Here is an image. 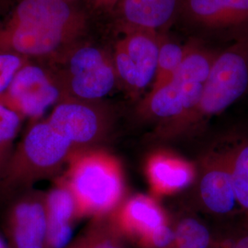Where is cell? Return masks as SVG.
<instances>
[{
  "mask_svg": "<svg viewBox=\"0 0 248 248\" xmlns=\"http://www.w3.org/2000/svg\"><path fill=\"white\" fill-rule=\"evenodd\" d=\"M150 234L151 240L156 248H167L175 242V231L169 228L165 223L153 231Z\"/></svg>",
  "mask_w": 248,
  "mask_h": 248,
  "instance_id": "603a6c76",
  "label": "cell"
},
{
  "mask_svg": "<svg viewBox=\"0 0 248 248\" xmlns=\"http://www.w3.org/2000/svg\"><path fill=\"white\" fill-rule=\"evenodd\" d=\"M73 146L70 141L45 122L35 124L27 133L21 155L27 165L36 171H51L65 160Z\"/></svg>",
  "mask_w": 248,
  "mask_h": 248,
  "instance_id": "52a82bcc",
  "label": "cell"
},
{
  "mask_svg": "<svg viewBox=\"0 0 248 248\" xmlns=\"http://www.w3.org/2000/svg\"><path fill=\"white\" fill-rule=\"evenodd\" d=\"M232 182L236 202L245 209H248V177L231 171Z\"/></svg>",
  "mask_w": 248,
  "mask_h": 248,
  "instance_id": "7402d4cb",
  "label": "cell"
},
{
  "mask_svg": "<svg viewBox=\"0 0 248 248\" xmlns=\"http://www.w3.org/2000/svg\"><path fill=\"white\" fill-rule=\"evenodd\" d=\"M70 88L81 99L103 98L115 86V66L98 48L85 46L73 53L69 61Z\"/></svg>",
  "mask_w": 248,
  "mask_h": 248,
  "instance_id": "5b68a950",
  "label": "cell"
},
{
  "mask_svg": "<svg viewBox=\"0 0 248 248\" xmlns=\"http://www.w3.org/2000/svg\"><path fill=\"white\" fill-rule=\"evenodd\" d=\"M248 89V37H246L217 54L204 83L199 104L186 114H219L238 100Z\"/></svg>",
  "mask_w": 248,
  "mask_h": 248,
  "instance_id": "3957f363",
  "label": "cell"
},
{
  "mask_svg": "<svg viewBox=\"0 0 248 248\" xmlns=\"http://www.w3.org/2000/svg\"><path fill=\"white\" fill-rule=\"evenodd\" d=\"M65 186L76 199L78 214H99L111 210L124 189L115 161L102 154H89L75 160Z\"/></svg>",
  "mask_w": 248,
  "mask_h": 248,
  "instance_id": "7a4b0ae2",
  "label": "cell"
},
{
  "mask_svg": "<svg viewBox=\"0 0 248 248\" xmlns=\"http://www.w3.org/2000/svg\"><path fill=\"white\" fill-rule=\"evenodd\" d=\"M20 125V115L0 103V154L16 137Z\"/></svg>",
  "mask_w": 248,
  "mask_h": 248,
  "instance_id": "ffe728a7",
  "label": "cell"
},
{
  "mask_svg": "<svg viewBox=\"0 0 248 248\" xmlns=\"http://www.w3.org/2000/svg\"><path fill=\"white\" fill-rule=\"evenodd\" d=\"M121 13L128 31L157 32L175 17L179 0H120Z\"/></svg>",
  "mask_w": 248,
  "mask_h": 248,
  "instance_id": "4fadbf2b",
  "label": "cell"
},
{
  "mask_svg": "<svg viewBox=\"0 0 248 248\" xmlns=\"http://www.w3.org/2000/svg\"><path fill=\"white\" fill-rule=\"evenodd\" d=\"M7 91L9 104L6 106L31 118L45 114L60 96L58 88L35 65L21 67Z\"/></svg>",
  "mask_w": 248,
  "mask_h": 248,
  "instance_id": "8992f818",
  "label": "cell"
},
{
  "mask_svg": "<svg viewBox=\"0 0 248 248\" xmlns=\"http://www.w3.org/2000/svg\"><path fill=\"white\" fill-rule=\"evenodd\" d=\"M47 216V246L64 248L73 237L72 220L78 214V205L71 190L65 186L52 189L45 200Z\"/></svg>",
  "mask_w": 248,
  "mask_h": 248,
  "instance_id": "30bf717a",
  "label": "cell"
},
{
  "mask_svg": "<svg viewBox=\"0 0 248 248\" xmlns=\"http://www.w3.org/2000/svg\"><path fill=\"white\" fill-rule=\"evenodd\" d=\"M216 56L217 54L214 55L195 45H188L183 61L170 80L204 84L212 70Z\"/></svg>",
  "mask_w": 248,
  "mask_h": 248,
  "instance_id": "2e32d148",
  "label": "cell"
},
{
  "mask_svg": "<svg viewBox=\"0 0 248 248\" xmlns=\"http://www.w3.org/2000/svg\"><path fill=\"white\" fill-rule=\"evenodd\" d=\"M148 169L153 184L165 192L182 189L193 179V170L188 165L165 155L151 160Z\"/></svg>",
  "mask_w": 248,
  "mask_h": 248,
  "instance_id": "9a60e30c",
  "label": "cell"
},
{
  "mask_svg": "<svg viewBox=\"0 0 248 248\" xmlns=\"http://www.w3.org/2000/svg\"><path fill=\"white\" fill-rule=\"evenodd\" d=\"M204 84L170 80L159 89L151 90L145 107L153 115L169 119L183 116L199 104Z\"/></svg>",
  "mask_w": 248,
  "mask_h": 248,
  "instance_id": "9c48e42d",
  "label": "cell"
},
{
  "mask_svg": "<svg viewBox=\"0 0 248 248\" xmlns=\"http://www.w3.org/2000/svg\"><path fill=\"white\" fill-rule=\"evenodd\" d=\"M228 168L233 173L248 177V144L242 146L233 155Z\"/></svg>",
  "mask_w": 248,
  "mask_h": 248,
  "instance_id": "cb8c5ba5",
  "label": "cell"
},
{
  "mask_svg": "<svg viewBox=\"0 0 248 248\" xmlns=\"http://www.w3.org/2000/svg\"><path fill=\"white\" fill-rule=\"evenodd\" d=\"M160 37L147 31H127L116 46L114 66L117 75L133 89H145L154 82L159 53Z\"/></svg>",
  "mask_w": 248,
  "mask_h": 248,
  "instance_id": "277c9868",
  "label": "cell"
},
{
  "mask_svg": "<svg viewBox=\"0 0 248 248\" xmlns=\"http://www.w3.org/2000/svg\"><path fill=\"white\" fill-rule=\"evenodd\" d=\"M91 248H119L117 245L113 244L110 241H102L99 242L98 244H96L95 246H93Z\"/></svg>",
  "mask_w": 248,
  "mask_h": 248,
  "instance_id": "d4e9b609",
  "label": "cell"
},
{
  "mask_svg": "<svg viewBox=\"0 0 248 248\" xmlns=\"http://www.w3.org/2000/svg\"><path fill=\"white\" fill-rule=\"evenodd\" d=\"M188 17L207 28H230L248 22V0H186Z\"/></svg>",
  "mask_w": 248,
  "mask_h": 248,
  "instance_id": "8fae6325",
  "label": "cell"
},
{
  "mask_svg": "<svg viewBox=\"0 0 248 248\" xmlns=\"http://www.w3.org/2000/svg\"><path fill=\"white\" fill-rule=\"evenodd\" d=\"M0 248H6L4 246V243L2 242V240L0 239Z\"/></svg>",
  "mask_w": 248,
  "mask_h": 248,
  "instance_id": "83f0119b",
  "label": "cell"
},
{
  "mask_svg": "<svg viewBox=\"0 0 248 248\" xmlns=\"http://www.w3.org/2000/svg\"><path fill=\"white\" fill-rule=\"evenodd\" d=\"M47 122L73 145L93 141L101 126L100 118L95 108L73 101L59 104Z\"/></svg>",
  "mask_w": 248,
  "mask_h": 248,
  "instance_id": "ba28073f",
  "label": "cell"
},
{
  "mask_svg": "<svg viewBox=\"0 0 248 248\" xmlns=\"http://www.w3.org/2000/svg\"><path fill=\"white\" fill-rule=\"evenodd\" d=\"M78 25L63 0H22L10 42L19 53L43 55L56 50Z\"/></svg>",
  "mask_w": 248,
  "mask_h": 248,
  "instance_id": "6da1fadb",
  "label": "cell"
},
{
  "mask_svg": "<svg viewBox=\"0 0 248 248\" xmlns=\"http://www.w3.org/2000/svg\"><path fill=\"white\" fill-rule=\"evenodd\" d=\"M200 189L204 204L211 212L227 214L234 210L237 202L228 167L208 171L202 179Z\"/></svg>",
  "mask_w": 248,
  "mask_h": 248,
  "instance_id": "5bb4252c",
  "label": "cell"
},
{
  "mask_svg": "<svg viewBox=\"0 0 248 248\" xmlns=\"http://www.w3.org/2000/svg\"><path fill=\"white\" fill-rule=\"evenodd\" d=\"M232 248H248V235L240 238Z\"/></svg>",
  "mask_w": 248,
  "mask_h": 248,
  "instance_id": "484cf974",
  "label": "cell"
},
{
  "mask_svg": "<svg viewBox=\"0 0 248 248\" xmlns=\"http://www.w3.org/2000/svg\"><path fill=\"white\" fill-rule=\"evenodd\" d=\"M98 1L99 3H101V4H104V5H107V6L112 7L120 0H98Z\"/></svg>",
  "mask_w": 248,
  "mask_h": 248,
  "instance_id": "4316f807",
  "label": "cell"
},
{
  "mask_svg": "<svg viewBox=\"0 0 248 248\" xmlns=\"http://www.w3.org/2000/svg\"><path fill=\"white\" fill-rule=\"evenodd\" d=\"M16 248H45L47 245V216L45 201L25 200L12 213Z\"/></svg>",
  "mask_w": 248,
  "mask_h": 248,
  "instance_id": "7c38bea8",
  "label": "cell"
},
{
  "mask_svg": "<svg viewBox=\"0 0 248 248\" xmlns=\"http://www.w3.org/2000/svg\"><path fill=\"white\" fill-rule=\"evenodd\" d=\"M124 215L128 222L150 233L165 223L159 208L150 199L142 196L133 198L127 203Z\"/></svg>",
  "mask_w": 248,
  "mask_h": 248,
  "instance_id": "ac0fdd59",
  "label": "cell"
},
{
  "mask_svg": "<svg viewBox=\"0 0 248 248\" xmlns=\"http://www.w3.org/2000/svg\"><path fill=\"white\" fill-rule=\"evenodd\" d=\"M188 45H178L160 38L157 69L152 90L159 89L171 79L177 67L183 61L188 50Z\"/></svg>",
  "mask_w": 248,
  "mask_h": 248,
  "instance_id": "e0dca14e",
  "label": "cell"
},
{
  "mask_svg": "<svg viewBox=\"0 0 248 248\" xmlns=\"http://www.w3.org/2000/svg\"><path fill=\"white\" fill-rule=\"evenodd\" d=\"M211 236L208 229L195 219H184L175 230V242L178 248H207Z\"/></svg>",
  "mask_w": 248,
  "mask_h": 248,
  "instance_id": "d6986e66",
  "label": "cell"
},
{
  "mask_svg": "<svg viewBox=\"0 0 248 248\" xmlns=\"http://www.w3.org/2000/svg\"><path fill=\"white\" fill-rule=\"evenodd\" d=\"M21 68V61L17 55L0 54V95L9 89L17 73Z\"/></svg>",
  "mask_w": 248,
  "mask_h": 248,
  "instance_id": "44dd1931",
  "label": "cell"
}]
</instances>
